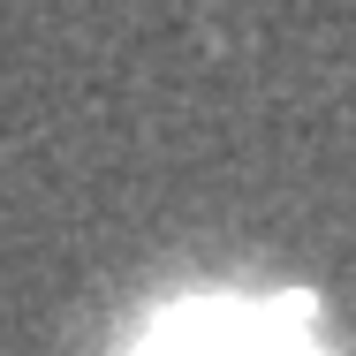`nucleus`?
I'll use <instances>...</instances> for the list:
<instances>
[{
    "label": "nucleus",
    "instance_id": "f257e3e1",
    "mask_svg": "<svg viewBox=\"0 0 356 356\" xmlns=\"http://www.w3.org/2000/svg\"><path fill=\"white\" fill-rule=\"evenodd\" d=\"M137 356H326V341L288 296H190L144 326Z\"/></svg>",
    "mask_w": 356,
    "mask_h": 356
}]
</instances>
